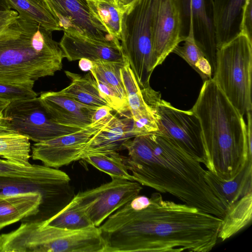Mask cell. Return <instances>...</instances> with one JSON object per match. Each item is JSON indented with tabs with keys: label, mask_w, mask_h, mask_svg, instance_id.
Instances as JSON below:
<instances>
[{
	"label": "cell",
	"mask_w": 252,
	"mask_h": 252,
	"mask_svg": "<svg viewBox=\"0 0 252 252\" xmlns=\"http://www.w3.org/2000/svg\"><path fill=\"white\" fill-rule=\"evenodd\" d=\"M29 138L9 128L0 129V157L11 162L30 166Z\"/></svg>",
	"instance_id": "cell-26"
},
{
	"label": "cell",
	"mask_w": 252,
	"mask_h": 252,
	"mask_svg": "<svg viewBox=\"0 0 252 252\" xmlns=\"http://www.w3.org/2000/svg\"><path fill=\"white\" fill-rule=\"evenodd\" d=\"M240 31L252 40V0H246L243 6Z\"/></svg>",
	"instance_id": "cell-34"
},
{
	"label": "cell",
	"mask_w": 252,
	"mask_h": 252,
	"mask_svg": "<svg viewBox=\"0 0 252 252\" xmlns=\"http://www.w3.org/2000/svg\"><path fill=\"white\" fill-rule=\"evenodd\" d=\"M63 52L52 32L19 15L0 33V83L32 85L63 68Z\"/></svg>",
	"instance_id": "cell-4"
},
{
	"label": "cell",
	"mask_w": 252,
	"mask_h": 252,
	"mask_svg": "<svg viewBox=\"0 0 252 252\" xmlns=\"http://www.w3.org/2000/svg\"><path fill=\"white\" fill-rule=\"evenodd\" d=\"M176 0L181 22L186 20L188 27L189 24L192 25L195 42L210 63L213 77L216 67L217 47L213 19L208 14L205 0Z\"/></svg>",
	"instance_id": "cell-15"
},
{
	"label": "cell",
	"mask_w": 252,
	"mask_h": 252,
	"mask_svg": "<svg viewBox=\"0 0 252 252\" xmlns=\"http://www.w3.org/2000/svg\"><path fill=\"white\" fill-rule=\"evenodd\" d=\"M154 0H136L126 8L120 43L125 57L141 88L150 87L155 68L152 31Z\"/></svg>",
	"instance_id": "cell-6"
},
{
	"label": "cell",
	"mask_w": 252,
	"mask_h": 252,
	"mask_svg": "<svg viewBox=\"0 0 252 252\" xmlns=\"http://www.w3.org/2000/svg\"><path fill=\"white\" fill-rule=\"evenodd\" d=\"M59 44L64 58L70 62L82 58L93 62L126 60L120 40L111 36L98 38L77 32H64Z\"/></svg>",
	"instance_id": "cell-14"
},
{
	"label": "cell",
	"mask_w": 252,
	"mask_h": 252,
	"mask_svg": "<svg viewBox=\"0 0 252 252\" xmlns=\"http://www.w3.org/2000/svg\"><path fill=\"white\" fill-rule=\"evenodd\" d=\"M33 85H15L0 83V99L9 102L35 98L37 94L33 90Z\"/></svg>",
	"instance_id": "cell-33"
},
{
	"label": "cell",
	"mask_w": 252,
	"mask_h": 252,
	"mask_svg": "<svg viewBox=\"0 0 252 252\" xmlns=\"http://www.w3.org/2000/svg\"><path fill=\"white\" fill-rule=\"evenodd\" d=\"M62 31L77 32L88 36L110 35L97 29L90 18L87 0H44Z\"/></svg>",
	"instance_id": "cell-18"
},
{
	"label": "cell",
	"mask_w": 252,
	"mask_h": 252,
	"mask_svg": "<svg viewBox=\"0 0 252 252\" xmlns=\"http://www.w3.org/2000/svg\"><path fill=\"white\" fill-rule=\"evenodd\" d=\"M222 219L159 192L138 195L99 228L103 252H208L216 245Z\"/></svg>",
	"instance_id": "cell-1"
},
{
	"label": "cell",
	"mask_w": 252,
	"mask_h": 252,
	"mask_svg": "<svg viewBox=\"0 0 252 252\" xmlns=\"http://www.w3.org/2000/svg\"><path fill=\"white\" fill-rule=\"evenodd\" d=\"M70 182L69 176L63 171L55 176L40 178L0 176V195L39 192L43 196V205L49 202L56 209L61 210L63 207L57 201L65 206L61 201L66 205L74 196Z\"/></svg>",
	"instance_id": "cell-13"
},
{
	"label": "cell",
	"mask_w": 252,
	"mask_h": 252,
	"mask_svg": "<svg viewBox=\"0 0 252 252\" xmlns=\"http://www.w3.org/2000/svg\"><path fill=\"white\" fill-rule=\"evenodd\" d=\"M79 67L83 71H90L93 67V61L85 58L79 60Z\"/></svg>",
	"instance_id": "cell-38"
},
{
	"label": "cell",
	"mask_w": 252,
	"mask_h": 252,
	"mask_svg": "<svg viewBox=\"0 0 252 252\" xmlns=\"http://www.w3.org/2000/svg\"><path fill=\"white\" fill-rule=\"evenodd\" d=\"M64 73L71 83L67 87L58 91L60 94L96 107L108 105L101 95L96 82L90 72L84 75L67 70L64 71Z\"/></svg>",
	"instance_id": "cell-23"
},
{
	"label": "cell",
	"mask_w": 252,
	"mask_h": 252,
	"mask_svg": "<svg viewBox=\"0 0 252 252\" xmlns=\"http://www.w3.org/2000/svg\"><path fill=\"white\" fill-rule=\"evenodd\" d=\"M205 180L226 211L240 198L252 193V160L232 179H222L206 170Z\"/></svg>",
	"instance_id": "cell-19"
},
{
	"label": "cell",
	"mask_w": 252,
	"mask_h": 252,
	"mask_svg": "<svg viewBox=\"0 0 252 252\" xmlns=\"http://www.w3.org/2000/svg\"><path fill=\"white\" fill-rule=\"evenodd\" d=\"M19 15L33 21L47 30L62 31L44 0H6Z\"/></svg>",
	"instance_id": "cell-27"
},
{
	"label": "cell",
	"mask_w": 252,
	"mask_h": 252,
	"mask_svg": "<svg viewBox=\"0 0 252 252\" xmlns=\"http://www.w3.org/2000/svg\"><path fill=\"white\" fill-rule=\"evenodd\" d=\"M3 113L9 129L28 137L35 143L81 129L55 121L43 108L37 97L10 102Z\"/></svg>",
	"instance_id": "cell-9"
},
{
	"label": "cell",
	"mask_w": 252,
	"mask_h": 252,
	"mask_svg": "<svg viewBox=\"0 0 252 252\" xmlns=\"http://www.w3.org/2000/svg\"><path fill=\"white\" fill-rule=\"evenodd\" d=\"M132 126L131 116L122 118L112 113L103 126L87 142L80 159L89 155L124 149L125 143L135 137L132 131Z\"/></svg>",
	"instance_id": "cell-17"
},
{
	"label": "cell",
	"mask_w": 252,
	"mask_h": 252,
	"mask_svg": "<svg viewBox=\"0 0 252 252\" xmlns=\"http://www.w3.org/2000/svg\"><path fill=\"white\" fill-rule=\"evenodd\" d=\"M38 97L43 108L55 121L81 129L92 125L93 115L98 108L78 102L58 92H42Z\"/></svg>",
	"instance_id": "cell-16"
},
{
	"label": "cell",
	"mask_w": 252,
	"mask_h": 252,
	"mask_svg": "<svg viewBox=\"0 0 252 252\" xmlns=\"http://www.w3.org/2000/svg\"><path fill=\"white\" fill-rule=\"evenodd\" d=\"M9 103L8 101L0 99V112H3Z\"/></svg>",
	"instance_id": "cell-42"
},
{
	"label": "cell",
	"mask_w": 252,
	"mask_h": 252,
	"mask_svg": "<svg viewBox=\"0 0 252 252\" xmlns=\"http://www.w3.org/2000/svg\"><path fill=\"white\" fill-rule=\"evenodd\" d=\"M152 31L155 67L183 41L181 19L176 0H154Z\"/></svg>",
	"instance_id": "cell-12"
},
{
	"label": "cell",
	"mask_w": 252,
	"mask_h": 252,
	"mask_svg": "<svg viewBox=\"0 0 252 252\" xmlns=\"http://www.w3.org/2000/svg\"><path fill=\"white\" fill-rule=\"evenodd\" d=\"M43 203L39 192L0 195V230L23 219L36 216Z\"/></svg>",
	"instance_id": "cell-21"
},
{
	"label": "cell",
	"mask_w": 252,
	"mask_h": 252,
	"mask_svg": "<svg viewBox=\"0 0 252 252\" xmlns=\"http://www.w3.org/2000/svg\"><path fill=\"white\" fill-rule=\"evenodd\" d=\"M108 117L74 132L35 143L32 146V158L39 160L44 165L54 168L79 160L87 142L103 126Z\"/></svg>",
	"instance_id": "cell-11"
},
{
	"label": "cell",
	"mask_w": 252,
	"mask_h": 252,
	"mask_svg": "<svg viewBox=\"0 0 252 252\" xmlns=\"http://www.w3.org/2000/svg\"><path fill=\"white\" fill-rule=\"evenodd\" d=\"M11 9L6 0H0V10Z\"/></svg>",
	"instance_id": "cell-40"
},
{
	"label": "cell",
	"mask_w": 252,
	"mask_h": 252,
	"mask_svg": "<svg viewBox=\"0 0 252 252\" xmlns=\"http://www.w3.org/2000/svg\"><path fill=\"white\" fill-rule=\"evenodd\" d=\"M8 128L6 118L3 115V112H0V129Z\"/></svg>",
	"instance_id": "cell-39"
},
{
	"label": "cell",
	"mask_w": 252,
	"mask_h": 252,
	"mask_svg": "<svg viewBox=\"0 0 252 252\" xmlns=\"http://www.w3.org/2000/svg\"><path fill=\"white\" fill-rule=\"evenodd\" d=\"M121 77L133 120L143 118H155L152 108L146 100L143 89L138 84L126 60L121 69Z\"/></svg>",
	"instance_id": "cell-25"
},
{
	"label": "cell",
	"mask_w": 252,
	"mask_h": 252,
	"mask_svg": "<svg viewBox=\"0 0 252 252\" xmlns=\"http://www.w3.org/2000/svg\"><path fill=\"white\" fill-rule=\"evenodd\" d=\"M252 40L244 33L217 50L212 79L243 116L252 111Z\"/></svg>",
	"instance_id": "cell-5"
},
{
	"label": "cell",
	"mask_w": 252,
	"mask_h": 252,
	"mask_svg": "<svg viewBox=\"0 0 252 252\" xmlns=\"http://www.w3.org/2000/svg\"><path fill=\"white\" fill-rule=\"evenodd\" d=\"M142 189L136 181L113 178L99 187L78 192L72 199L93 224L99 227L113 213L138 196Z\"/></svg>",
	"instance_id": "cell-10"
},
{
	"label": "cell",
	"mask_w": 252,
	"mask_h": 252,
	"mask_svg": "<svg viewBox=\"0 0 252 252\" xmlns=\"http://www.w3.org/2000/svg\"><path fill=\"white\" fill-rule=\"evenodd\" d=\"M196 71L200 75L203 82L212 78V67L205 57L198 59L195 64Z\"/></svg>",
	"instance_id": "cell-35"
},
{
	"label": "cell",
	"mask_w": 252,
	"mask_h": 252,
	"mask_svg": "<svg viewBox=\"0 0 252 252\" xmlns=\"http://www.w3.org/2000/svg\"><path fill=\"white\" fill-rule=\"evenodd\" d=\"M145 97L156 120L157 133L175 141L202 163L204 155L202 129L199 120L192 110L174 107L151 88L146 91Z\"/></svg>",
	"instance_id": "cell-7"
},
{
	"label": "cell",
	"mask_w": 252,
	"mask_h": 252,
	"mask_svg": "<svg viewBox=\"0 0 252 252\" xmlns=\"http://www.w3.org/2000/svg\"><path fill=\"white\" fill-rule=\"evenodd\" d=\"M252 193L233 204L225 212L218 234V239L224 241L233 236L251 221Z\"/></svg>",
	"instance_id": "cell-24"
},
{
	"label": "cell",
	"mask_w": 252,
	"mask_h": 252,
	"mask_svg": "<svg viewBox=\"0 0 252 252\" xmlns=\"http://www.w3.org/2000/svg\"><path fill=\"white\" fill-rule=\"evenodd\" d=\"M191 110L198 118L202 129V163L222 179H233L252 160L243 116L212 78L204 82Z\"/></svg>",
	"instance_id": "cell-3"
},
{
	"label": "cell",
	"mask_w": 252,
	"mask_h": 252,
	"mask_svg": "<svg viewBox=\"0 0 252 252\" xmlns=\"http://www.w3.org/2000/svg\"><path fill=\"white\" fill-rule=\"evenodd\" d=\"M62 171L45 165L25 166L0 159V176L1 177L40 178L55 176Z\"/></svg>",
	"instance_id": "cell-31"
},
{
	"label": "cell",
	"mask_w": 252,
	"mask_h": 252,
	"mask_svg": "<svg viewBox=\"0 0 252 252\" xmlns=\"http://www.w3.org/2000/svg\"><path fill=\"white\" fill-rule=\"evenodd\" d=\"M19 15L13 9L0 10V33Z\"/></svg>",
	"instance_id": "cell-36"
},
{
	"label": "cell",
	"mask_w": 252,
	"mask_h": 252,
	"mask_svg": "<svg viewBox=\"0 0 252 252\" xmlns=\"http://www.w3.org/2000/svg\"><path fill=\"white\" fill-rule=\"evenodd\" d=\"M187 35L182 46L177 45L172 52L177 54L186 61L196 71L195 64L198 59L205 55L197 45L193 34L192 25L189 24Z\"/></svg>",
	"instance_id": "cell-32"
},
{
	"label": "cell",
	"mask_w": 252,
	"mask_h": 252,
	"mask_svg": "<svg viewBox=\"0 0 252 252\" xmlns=\"http://www.w3.org/2000/svg\"><path fill=\"white\" fill-rule=\"evenodd\" d=\"M113 110L108 105L98 107L95 111L92 118V125L95 124L108 117Z\"/></svg>",
	"instance_id": "cell-37"
},
{
	"label": "cell",
	"mask_w": 252,
	"mask_h": 252,
	"mask_svg": "<svg viewBox=\"0 0 252 252\" xmlns=\"http://www.w3.org/2000/svg\"><path fill=\"white\" fill-rule=\"evenodd\" d=\"M82 159L98 170L109 175L112 179L134 181L124 161V156L117 152L89 155Z\"/></svg>",
	"instance_id": "cell-30"
},
{
	"label": "cell",
	"mask_w": 252,
	"mask_h": 252,
	"mask_svg": "<svg viewBox=\"0 0 252 252\" xmlns=\"http://www.w3.org/2000/svg\"><path fill=\"white\" fill-rule=\"evenodd\" d=\"M24 241L31 252H103L104 248L98 227L69 230L46 224L44 220L28 226Z\"/></svg>",
	"instance_id": "cell-8"
},
{
	"label": "cell",
	"mask_w": 252,
	"mask_h": 252,
	"mask_svg": "<svg viewBox=\"0 0 252 252\" xmlns=\"http://www.w3.org/2000/svg\"><path fill=\"white\" fill-rule=\"evenodd\" d=\"M136 0H119L120 4L126 8L132 4Z\"/></svg>",
	"instance_id": "cell-41"
},
{
	"label": "cell",
	"mask_w": 252,
	"mask_h": 252,
	"mask_svg": "<svg viewBox=\"0 0 252 252\" xmlns=\"http://www.w3.org/2000/svg\"><path fill=\"white\" fill-rule=\"evenodd\" d=\"M94 25L120 41L125 8L119 0H87Z\"/></svg>",
	"instance_id": "cell-22"
},
{
	"label": "cell",
	"mask_w": 252,
	"mask_h": 252,
	"mask_svg": "<svg viewBox=\"0 0 252 252\" xmlns=\"http://www.w3.org/2000/svg\"><path fill=\"white\" fill-rule=\"evenodd\" d=\"M126 60L124 61L98 60L93 62V67L90 72L96 81L115 91L127 101L126 92L121 77V69Z\"/></svg>",
	"instance_id": "cell-28"
},
{
	"label": "cell",
	"mask_w": 252,
	"mask_h": 252,
	"mask_svg": "<svg viewBox=\"0 0 252 252\" xmlns=\"http://www.w3.org/2000/svg\"><path fill=\"white\" fill-rule=\"evenodd\" d=\"M44 222L52 226L69 230L84 229L94 226L73 199L57 213L44 220Z\"/></svg>",
	"instance_id": "cell-29"
},
{
	"label": "cell",
	"mask_w": 252,
	"mask_h": 252,
	"mask_svg": "<svg viewBox=\"0 0 252 252\" xmlns=\"http://www.w3.org/2000/svg\"><path fill=\"white\" fill-rule=\"evenodd\" d=\"M124 161L134 181L222 219L225 209L205 180L201 163L172 139L153 133L124 144Z\"/></svg>",
	"instance_id": "cell-2"
},
{
	"label": "cell",
	"mask_w": 252,
	"mask_h": 252,
	"mask_svg": "<svg viewBox=\"0 0 252 252\" xmlns=\"http://www.w3.org/2000/svg\"><path fill=\"white\" fill-rule=\"evenodd\" d=\"M245 1L212 0V19L217 50L240 33L242 7Z\"/></svg>",
	"instance_id": "cell-20"
}]
</instances>
